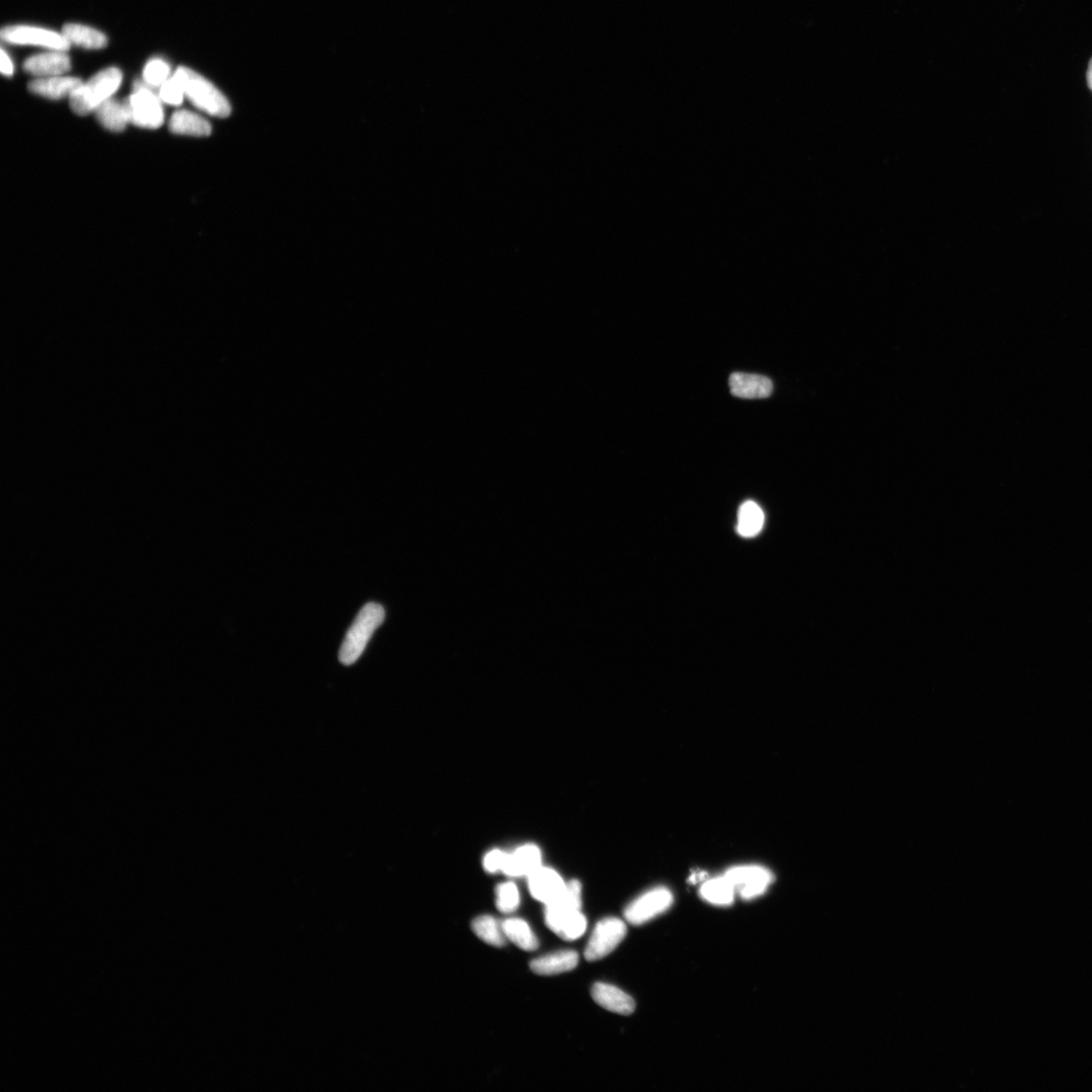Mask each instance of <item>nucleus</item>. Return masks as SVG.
Returning <instances> with one entry per match:
<instances>
[{
    "mask_svg": "<svg viewBox=\"0 0 1092 1092\" xmlns=\"http://www.w3.org/2000/svg\"><path fill=\"white\" fill-rule=\"evenodd\" d=\"M385 616V609L377 603H368L360 610L341 645L339 651L341 663L350 666L357 662L363 655L374 631L384 622Z\"/></svg>",
    "mask_w": 1092,
    "mask_h": 1092,
    "instance_id": "2",
    "label": "nucleus"
},
{
    "mask_svg": "<svg viewBox=\"0 0 1092 1092\" xmlns=\"http://www.w3.org/2000/svg\"><path fill=\"white\" fill-rule=\"evenodd\" d=\"M61 33L71 45L94 50L108 45V39L102 32L85 25L67 24Z\"/></svg>",
    "mask_w": 1092,
    "mask_h": 1092,
    "instance_id": "19",
    "label": "nucleus"
},
{
    "mask_svg": "<svg viewBox=\"0 0 1092 1092\" xmlns=\"http://www.w3.org/2000/svg\"><path fill=\"white\" fill-rule=\"evenodd\" d=\"M732 394L742 399H766L773 392V382L760 374L734 373L730 375Z\"/></svg>",
    "mask_w": 1092,
    "mask_h": 1092,
    "instance_id": "12",
    "label": "nucleus"
},
{
    "mask_svg": "<svg viewBox=\"0 0 1092 1092\" xmlns=\"http://www.w3.org/2000/svg\"><path fill=\"white\" fill-rule=\"evenodd\" d=\"M169 130L177 135L207 137L212 133V126L203 117L192 111H176L169 122Z\"/></svg>",
    "mask_w": 1092,
    "mask_h": 1092,
    "instance_id": "17",
    "label": "nucleus"
},
{
    "mask_svg": "<svg viewBox=\"0 0 1092 1092\" xmlns=\"http://www.w3.org/2000/svg\"><path fill=\"white\" fill-rule=\"evenodd\" d=\"M735 889L725 875L708 880L702 885L700 895L705 901L715 906H730L734 900Z\"/></svg>",
    "mask_w": 1092,
    "mask_h": 1092,
    "instance_id": "22",
    "label": "nucleus"
},
{
    "mask_svg": "<svg viewBox=\"0 0 1092 1092\" xmlns=\"http://www.w3.org/2000/svg\"><path fill=\"white\" fill-rule=\"evenodd\" d=\"M2 39L11 45H31L56 51H68L71 44L62 33L31 26H8L4 27Z\"/></svg>",
    "mask_w": 1092,
    "mask_h": 1092,
    "instance_id": "5",
    "label": "nucleus"
},
{
    "mask_svg": "<svg viewBox=\"0 0 1092 1092\" xmlns=\"http://www.w3.org/2000/svg\"><path fill=\"white\" fill-rule=\"evenodd\" d=\"M496 904L501 913L509 915L519 907L520 894L516 885L512 882L503 883L496 889Z\"/></svg>",
    "mask_w": 1092,
    "mask_h": 1092,
    "instance_id": "25",
    "label": "nucleus"
},
{
    "mask_svg": "<svg viewBox=\"0 0 1092 1092\" xmlns=\"http://www.w3.org/2000/svg\"><path fill=\"white\" fill-rule=\"evenodd\" d=\"M123 73L119 68L109 67L96 73L94 78L75 90L69 102L75 114L87 116L94 113L122 85Z\"/></svg>",
    "mask_w": 1092,
    "mask_h": 1092,
    "instance_id": "1",
    "label": "nucleus"
},
{
    "mask_svg": "<svg viewBox=\"0 0 1092 1092\" xmlns=\"http://www.w3.org/2000/svg\"><path fill=\"white\" fill-rule=\"evenodd\" d=\"M0 64H2L0 65V69H2V73L4 75L11 76L13 74L12 61L10 56L4 51V49H2V61H0Z\"/></svg>",
    "mask_w": 1092,
    "mask_h": 1092,
    "instance_id": "29",
    "label": "nucleus"
},
{
    "mask_svg": "<svg viewBox=\"0 0 1092 1092\" xmlns=\"http://www.w3.org/2000/svg\"><path fill=\"white\" fill-rule=\"evenodd\" d=\"M175 73L182 80L185 96L194 107L215 117H227L231 114V104L227 97L204 76L186 67H179Z\"/></svg>",
    "mask_w": 1092,
    "mask_h": 1092,
    "instance_id": "3",
    "label": "nucleus"
},
{
    "mask_svg": "<svg viewBox=\"0 0 1092 1092\" xmlns=\"http://www.w3.org/2000/svg\"><path fill=\"white\" fill-rule=\"evenodd\" d=\"M725 876L743 900H753L764 894L774 879L768 869L760 866L730 868Z\"/></svg>",
    "mask_w": 1092,
    "mask_h": 1092,
    "instance_id": "7",
    "label": "nucleus"
},
{
    "mask_svg": "<svg viewBox=\"0 0 1092 1092\" xmlns=\"http://www.w3.org/2000/svg\"><path fill=\"white\" fill-rule=\"evenodd\" d=\"M764 523V512L754 501H747L741 506L736 527L741 537L746 538L756 537L761 532Z\"/></svg>",
    "mask_w": 1092,
    "mask_h": 1092,
    "instance_id": "21",
    "label": "nucleus"
},
{
    "mask_svg": "<svg viewBox=\"0 0 1092 1092\" xmlns=\"http://www.w3.org/2000/svg\"><path fill=\"white\" fill-rule=\"evenodd\" d=\"M673 894L666 888H656L638 897L624 911L626 921L631 924H643L665 913L673 904Z\"/></svg>",
    "mask_w": 1092,
    "mask_h": 1092,
    "instance_id": "8",
    "label": "nucleus"
},
{
    "mask_svg": "<svg viewBox=\"0 0 1092 1092\" xmlns=\"http://www.w3.org/2000/svg\"><path fill=\"white\" fill-rule=\"evenodd\" d=\"M1087 78H1088V87H1089V88H1090V90H1091V92H1092V58H1091V60H1090V62H1089V64H1088V76H1087Z\"/></svg>",
    "mask_w": 1092,
    "mask_h": 1092,
    "instance_id": "30",
    "label": "nucleus"
},
{
    "mask_svg": "<svg viewBox=\"0 0 1092 1092\" xmlns=\"http://www.w3.org/2000/svg\"><path fill=\"white\" fill-rule=\"evenodd\" d=\"M158 96L162 102L170 104V106H180L183 103L185 96V88L182 80L176 73H173L171 78L159 88Z\"/></svg>",
    "mask_w": 1092,
    "mask_h": 1092,
    "instance_id": "26",
    "label": "nucleus"
},
{
    "mask_svg": "<svg viewBox=\"0 0 1092 1092\" xmlns=\"http://www.w3.org/2000/svg\"><path fill=\"white\" fill-rule=\"evenodd\" d=\"M541 867V853L538 847L526 845L507 855L503 871L510 877L530 876Z\"/></svg>",
    "mask_w": 1092,
    "mask_h": 1092,
    "instance_id": "15",
    "label": "nucleus"
},
{
    "mask_svg": "<svg viewBox=\"0 0 1092 1092\" xmlns=\"http://www.w3.org/2000/svg\"><path fill=\"white\" fill-rule=\"evenodd\" d=\"M94 113L102 126L111 132H122L130 123L126 103L113 97L103 102Z\"/></svg>",
    "mask_w": 1092,
    "mask_h": 1092,
    "instance_id": "18",
    "label": "nucleus"
},
{
    "mask_svg": "<svg viewBox=\"0 0 1092 1092\" xmlns=\"http://www.w3.org/2000/svg\"><path fill=\"white\" fill-rule=\"evenodd\" d=\"M578 963V953L561 951L533 960L531 968L538 975L549 976L573 970Z\"/></svg>",
    "mask_w": 1092,
    "mask_h": 1092,
    "instance_id": "16",
    "label": "nucleus"
},
{
    "mask_svg": "<svg viewBox=\"0 0 1092 1092\" xmlns=\"http://www.w3.org/2000/svg\"><path fill=\"white\" fill-rule=\"evenodd\" d=\"M471 929L481 940L490 945H493V947H503L506 943L507 938L503 931L502 923H499L496 918L493 916L482 915L477 917L471 923Z\"/></svg>",
    "mask_w": 1092,
    "mask_h": 1092,
    "instance_id": "23",
    "label": "nucleus"
},
{
    "mask_svg": "<svg viewBox=\"0 0 1092 1092\" xmlns=\"http://www.w3.org/2000/svg\"><path fill=\"white\" fill-rule=\"evenodd\" d=\"M507 855L508 854L499 850L490 852L484 859V867L486 870L490 873L503 871Z\"/></svg>",
    "mask_w": 1092,
    "mask_h": 1092,
    "instance_id": "28",
    "label": "nucleus"
},
{
    "mask_svg": "<svg viewBox=\"0 0 1092 1092\" xmlns=\"http://www.w3.org/2000/svg\"><path fill=\"white\" fill-rule=\"evenodd\" d=\"M170 78V67L162 59H152L144 68L143 82L151 89H159Z\"/></svg>",
    "mask_w": 1092,
    "mask_h": 1092,
    "instance_id": "24",
    "label": "nucleus"
},
{
    "mask_svg": "<svg viewBox=\"0 0 1092 1092\" xmlns=\"http://www.w3.org/2000/svg\"><path fill=\"white\" fill-rule=\"evenodd\" d=\"M23 67L26 72L39 79L51 78L71 71L72 61L64 51L51 50L31 56L24 62Z\"/></svg>",
    "mask_w": 1092,
    "mask_h": 1092,
    "instance_id": "10",
    "label": "nucleus"
},
{
    "mask_svg": "<svg viewBox=\"0 0 1092 1092\" xmlns=\"http://www.w3.org/2000/svg\"><path fill=\"white\" fill-rule=\"evenodd\" d=\"M502 928L507 940H510L517 947L524 951H534L538 948V940L525 921L520 918H508L502 923Z\"/></svg>",
    "mask_w": 1092,
    "mask_h": 1092,
    "instance_id": "20",
    "label": "nucleus"
},
{
    "mask_svg": "<svg viewBox=\"0 0 1092 1092\" xmlns=\"http://www.w3.org/2000/svg\"><path fill=\"white\" fill-rule=\"evenodd\" d=\"M82 83L81 79L72 78V76H51V78L32 80L29 83V90L34 94L57 101L66 96L71 97Z\"/></svg>",
    "mask_w": 1092,
    "mask_h": 1092,
    "instance_id": "13",
    "label": "nucleus"
},
{
    "mask_svg": "<svg viewBox=\"0 0 1092 1092\" xmlns=\"http://www.w3.org/2000/svg\"><path fill=\"white\" fill-rule=\"evenodd\" d=\"M134 89L133 94L124 101L130 123L144 129L162 127L164 122L162 100L144 82L137 81Z\"/></svg>",
    "mask_w": 1092,
    "mask_h": 1092,
    "instance_id": "4",
    "label": "nucleus"
},
{
    "mask_svg": "<svg viewBox=\"0 0 1092 1092\" xmlns=\"http://www.w3.org/2000/svg\"><path fill=\"white\" fill-rule=\"evenodd\" d=\"M528 886H530L533 899L546 906L562 893L567 883L553 869L541 866L537 871L528 876Z\"/></svg>",
    "mask_w": 1092,
    "mask_h": 1092,
    "instance_id": "11",
    "label": "nucleus"
},
{
    "mask_svg": "<svg viewBox=\"0 0 1092 1092\" xmlns=\"http://www.w3.org/2000/svg\"><path fill=\"white\" fill-rule=\"evenodd\" d=\"M582 908V886L579 881L567 883L562 893L546 906V923L556 935L569 916Z\"/></svg>",
    "mask_w": 1092,
    "mask_h": 1092,
    "instance_id": "9",
    "label": "nucleus"
},
{
    "mask_svg": "<svg viewBox=\"0 0 1092 1092\" xmlns=\"http://www.w3.org/2000/svg\"><path fill=\"white\" fill-rule=\"evenodd\" d=\"M592 998L598 1005L611 1013L629 1015L636 1010L634 998L618 987L607 983H596L592 989Z\"/></svg>",
    "mask_w": 1092,
    "mask_h": 1092,
    "instance_id": "14",
    "label": "nucleus"
},
{
    "mask_svg": "<svg viewBox=\"0 0 1092 1092\" xmlns=\"http://www.w3.org/2000/svg\"><path fill=\"white\" fill-rule=\"evenodd\" d=\"M626 933L628 929L619 918H604L598 923L585 951L587 961L594 962L607 957L623 941Z\"/></svg>",
    "mask_w": 1092,
    "mask_h": 1092,
    "instance_id": "6",
    "label": "nucleus"
},
{
    "mask_svg": "<svg viewBox=\"0 0 1092 1092\" xmlns=\"http://www.w3.org/2000/svg\"><path fill=\"white\" fill-rule=\"evenodd\" d=\"M587 930V920L582 911L569 916L565 923L562 924L558 936L566 941L578 940Z\"/></svg>",
    "mask_w": 1092,
    "mask_h": 1092,
    "instance_id": "27",
    "label": "nucleus"
}]
</instances>
